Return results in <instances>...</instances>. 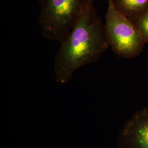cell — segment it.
<instances>
[{
	"label": "cell",
	"instance_id": "6da1fadb",
	"mask_svg": "<svg viewBox=\"0 0 148 148\" xmlns=\"http://www.w3.org/2000/svg\"><path fill=\"white\" fill-rule=\"evenodd\" d=\"M60 43L54 59L56 81L68 82L74 72L97 62L109 47L105 26L93 1L80 15L68 36Z\"/></svg>",
	"mask_w": 148,
	"mask_h": 148
},
{
	"label": "cell",
	"instance_id": "7a4b0ae2",
	"mask_svg": "<svg viewBox=\"0 0 148 148\" xmlns=\"http://www.w3.org/2000/svg\"><path fill=\"white\" fill-rule=\"evenodd\" d=\"M93 0H40L38 24L41 35L61 42Z\"/></svg>",
	"mask_w": 148,
	"mask_h": 148
},
{
	"label": "cell",
	"instance_id": "3957f363",
	"mask_svg": "<svg viewBox=\"0 0 148 148\" xmlns=\"http://www.w3.org/2000/svg\"><path fill=\"white\" fill-rule=\"evenodd\" d=\"M108 2L104 26L109 47L125 58L139 55L145 43L140 32L132 21L117 8L114 0H108Z\"/></svg>",
	"mask_w": 148,
	"mask_h": 148
},
{
	"label": "cell",
	"instance_id": "277c9868",
	"mask_svg": "<svg viewBox=\"0 0 148 148\" xmlns=\"http://www.w3.org/2000/svg\"><path fill=\"white\" fill-rule=\"evenodd\" d=\"M118 148H148V107L135 112L119 134Z\"/></svg>",
	"mask_w": 148,
	"mask_h": 148
},
{
	"label": "cell",
	"instance_id": "5b68a950",
	"mask_svg": "<svg viewBox=\"0 0 148 148\" xmlns=\"http://www.w3.org/2000/svg\"><path fill=\"white\" fill-rule=\"evenodd\" d=\"M117 8L131 20L148 9V0H114Z\"/></svg>",
	"mask_w": 148,
	"mask_h": 148
},
{
	"label": "cell",
	"instance_id": "8992f818",
	"mask_svg": "<svg viewBox=\"0 0 148 148\" xmlns=\"http://www.w3.org/2000/svg\"><path fill=\"white\" fill-rule=\"evenodd\" d=\"M132 21L140 32L144 42H148V9Z\"/></svg>",
	"mask_w": 148,
	"mask_h": 148
},
{
	"label": "cell",
	"instance_id": "52a82bcc",
	"mask_svg": "<svg viewBox=\"0 0 148 148\" xmlns=\"http://www.w3.org/2000/svg\"><path fill=\"white\" fill-rule=\"evenodd\" d=\"M147 65H148V64H147Z\"/></svg>",
	"mask_w": 148,
	"mask_h": 148
}]
</instances>
